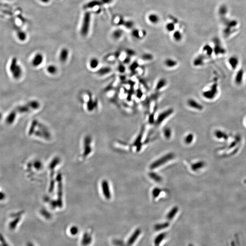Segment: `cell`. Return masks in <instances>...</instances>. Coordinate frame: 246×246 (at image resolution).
<instances>
[{"label": "cell", "instance_id": "33", "mask_svg": "<svg viewBox=\"0 0 246 246\" xmlns=\"http://www.w3.org/2000/svg\"><path fill=\"white\" fill-rule=\"evenodd\" d=\"M194 138V136L192 134H189L184 139V142L187 144H189L192 142Z\"/></svg>", "mask_w": 246, "mask_h": 246}, {"label": "cell", "instance_id": "42", "mask_svg": "<svg viewBox=\"0 0 246 246\" xmlns=\"http://www.w3.org/2000/svg\"><path fill=\"white\" fill-rule=\"evenodd\" d=\"M137 98L139 99H141L142 98L143 96V93L142 91V90L140 89H138L136 90V93Z\"/></svg>", "mask_w": 246, "mask_h": 246}, {"label": "cell", "instance_id": "20", "mask_svg": "<svg viewBox=\"0 0 246 246\" xmlns=\"http://www.w3.org/2000/svg\"><path fill=\"white\" fill-rule=\"evenodd\" d=\"M148 20L152 24H156L158 23L160 20V18L158 15L156 14H150L148 16Z\"/></svg>", "mask_w": 246, "mask_h": 246}, {"label": "cell", "instance_id": "2", "mask_svg": "<svg viewBox=\"0 0 246 246\" xmlns=\"http://www.w3.org/2000/svg\"><path fill=\"white\" fill-rule=\"evenodd\" d=\"M174 110L173 108H169L167 110L163 111L159 113L157 117L155 120V124L156 125H159L164 122L165 119L174 113Z\"/></svg>", "mask_w": 246, "mask_h": 246}, {"label": "cell", "instance_id": "7", "mask_svg": "<svg viewBox=\"0 0 246 246\" xmlns=\"http://www.w3.org/2000/svg\"><path fill=\"white\" fill-rule=\"evenodd\" d=\"M144 132V127H142L140 130V133L134 142V145L136 147L137 150L139 151L142 147V140Z\"/></svg>", "mask_w": 246, "mask_h": 246}, {"label": "cell", "instance_id": "26", "mask_svg": "<svg viewBox=\"0 0 246 246\" xmlns=\"http://www.w3.org/2000/svg\"><path fill=\"white\" fill-rule=\"evenodd\" d=\"M20 220V219L19 217H17V218H16L15 220L10 222V223L9 224V227L10 228V230H14L15 229L17 224H19V222Z\"/></svg>", "mask_w": 246, "mask_h": 246}, {"label": "cell", "instance_id": "4", "mask_svg": "<svg viewBox=\"0 0 246 246\" xmlns=\"http://www.w3.org/2000/svg\"><path fill=\"white\" fill-rule=\"evenodd\" d=\"M43 61H44V56L43 54L40 53H36L32 59V65L34 67H38L42 64Z\"/></svg>", "mask_w": 246, "mask_h": 246}, {"label": "cell", "instance_id": "44", "mask_svg": "<svg viewBox=\"0 0 246 246\" xmlns=\"http://www.w3.org/2000/svg\"><path fill=\"white\" fill-rule=\"evenodd\" d=\"M131 60V58L129 57V56H127V57L123 60V64H129L130 63Z\"/></svg>", "mask_w": 246, "mask_h": 246}, {"label": "cell", "instance_id": "39", "mask_svg": "<svg viewBox=\"0 0 246 246\" xmlns=\"http://www.w3.org/2000/svg\"><path fill=\"white\" fill-rule=\"evenodd\" d=\"M118 70L119 73H124L126 71V67L123 64H121L119 65Z\"/></svg>", "mask_w": 246, "mask_h": 246}, {"label": "cell", "instance_id": "36", "mask_svg": "<svg viewBox=\"0 0 246 246\" xmlns=\"http://www.w3.org/2000/svg\"><path fill=\"white\" fill-rule=\"evenodd\" d=\"M177 211H178V207H175L173 208L170 210V212L168 214V217L169 219H171V218H172V217L175 215V214L176 213Z\"/></svg>", "mask_w": 246, "mask_h": 246}, {"label": "cell", "instance_id": "11", "mask_svg": "<svg viewBox=\"0 0 246 246\" xmlns=\"http://www.w3.org/2000/svg\"><path fill=\"white\" fill-rule=\"evenodd\" d=\"M164 64L165 67L168 68H173L176 67L178 65L177 61L171 58H167L165 59L164 61Z\"/></svg>", "mask_w": 246, "mask_h": 246}, {"label": "cell", "instance_id": "47", "mask_svg": "<svg viewBox=\"0 0 246 246\" xmlns=\"http://www.w3.org/2000/svg\"><path fill=\"white\" fill-rule=\"evenodd\" d=\"M40 1L41 2L44 3H48L50 1V0H40Z\"/></svg>", "mask_w": 246, "mask_h": 246}, {"label": "cell", "instance_id": "40", "mask_svg": "<svg viewBox=\"0 0 246 246\" xmlns=\"http://www.w3.org/2000/svg\"><path fill=\"white\" fill-rule=\"evenodd\" d=\"M0 242H1V246H9L6 241L5 240V238L3 236L1 233H0Z\"/></svg>", "mask_w": 246, "mask_h": 246}, {"label": "cell", "instance_id": "25", "mask_svg": "<svg viewBox=\"0 0 246 246\" xmlns=\"http://www.w3.org/2000/svg\"><path fill=\"white\" fill-rule=\"evenodd\" d=\"M173 38L175 41L179 42L182 40L183 38L182 34L179 31H176L174 32L173 34Z\"/></svg>", "mask_w": 246, "mask_h": 246}, {"label": "cell", "instance_id": "14", "mask_svg": "<svg viewBox=\"0 0 246 246\" xmlns=\"http://www.w3.org/2000/svg\"><path fill=\"white\" fill-rule=\"evenodd\" d=\"M16 110L12 111L11 112H10L6 119V121L7 124H12L13 123L16 118Z\"/></svg>", "mask_w": 246, "mask_h": 246}, {"label": "cell", "instance_id": "48", "mask_svg": "<svg viewBox=\"0 0 246 246\" xmlns=\"http://www.w3.org/2000/svg\"><path fill=\"white\" fill-rule=\"evenodd\" d=\"M27 246H34V245H33V243H31V242H28L27 243Z\"/></svg>", "mask_w": 246, "mask_h": 246}, {"label": "cell", "instance_id": "29", "mask_svg": "<svg viewBox=\"0 0 246 246\" xmlns=\"http://www.w3.org/2000/svg\"><path fill=\"white\" fill-rule=\"evenodd\" d=\"M17 65H18V64H17V59L16 58H13L12 59L10 66V71L11 73L13 72L14 70L16 68Z\"/></svg>", "mask_w": 246, "mask_h": 246}, {"label": "cell", "instance_id": "37", "mask_svg": "<svg viewBox=\"0 0 246 246\" xmlns=\"http://www.w3.org/2000/svg\"><path fill=\"white\" fill-rule=\"evenodd\" d=\"M125 52H126L127 56H129L131 58L136 55V52L133 49H127L125 51Z\"/></svg>", "mask_w": 246, "mask_h": 246}, {"label": "cell", "instance_id": "5", "mask_svg": "<svg viewBox=\"0 0 246 246\" xmlns=\"http://www.w3.org/2000/svg\"><path fill=\"white\" fill-rule=\"evenodd\" d=\"M187 103L188 106L191 109H194V110L199 111L203 110V105H202L201 104L197 102L195 99H189L187 101Z\"/></svg>", "mask_w": 246, "mask_h": 246}, {"label": "cell", "instance_id": "43", "mask_svg": "<svg viewBox=\"0 0 246 246\" xmlns=\"http://www.w3.org/2000/svg\"><path fill=\"white\" fill-rule=\"evenodd\" d=\"M202 165V163H197L192 164V166H191V168H192V169L193 170H196L198 169L199 168L201 167Z\"/></svg>", "mask_w": 246, "mask_h": 246}, {"label": "cell", "instance_id": "17", "mask_svg": "<svg viewBox=\"0 0 246 246\" xmlns=\"http://www.w3.org/2000/svg\"><path fill=\"white\" fill-rule=\"evenodd\" d=\"M229 64L233 69H235L238 67L239 64V59L236 57H232L229 59Z\"/></svg>", "mask_w": 246, "mask_h": 246}, {"label": "cell", "instance_id": "49", "mask_svg": "<svg viewBox=\"0 0 246 246\" xmlns=\"http://www.w3.org/2000/svg\"><path fill=\"white\" fill-rule=\"evenodd\" d=\"M1 118H2V115H1V113L0 112V119H1Z\"/></svg>", "mask_w": 246, "mask_h": 246}, {"label": "cell", "instance_id": "46", "mask_svg": "<svg viewBox=\"0 0 246 246\" xmlns=\"http://www.w3.org/2000/svg\"><path fill=\"white\" fill-rule=\"evenodd\" d=\"M103 4H109L111 3L113 0H100Z\"/></svg>", "mask_w": 246, "mask_h": 246}, {"label": "cell", "instance_id": "28", "mask_svg": "<svg viewBox=\"0 0 246 246\" xmlns=\"http://www.w3.org/2000/svg\"><path fill=\"white\" fill-rule=\"evenodd\" d=\"M149 176L154 181L158 182L162 181V178L161 176H160L159 175H158L156 173L151 172V173L149 174Z\"/></svg>", "mask_w": 246, "mask_h": 246}, {"label": "cell", "instance_id": "22", "mask_svg": "<svg viewBox=\"0 0 246 246\" xmlns=\"http://www.w3.org/2000/svg\"><path fill=\"white\" fill-rule=\"evenodd\" d=\"M90 67L91 69H95L99 65V61L98 59L93 58L90 60Z\"/></svg>", "mask_w": 246, "mask_h": 246}, {"label": "cell", "instance_id": "27", "mask_svg": "<svg viewBox=\"0 0 246 246\" xmlns=\"http://www.w3.org/2000/svg\"><path fill=\"white\" fill-rule=\"evenodd\" d=\"M163 134L165 138L167 139L170 138L172 135V131H171V129L169 127H165L163 130Z\"/></svg>", "mask_w": 246, "mask_h": 246}, {"label": "cell", "instance_id": "24", "mask_svg": "<svg viewBox=\"0 0 246 246\" xmlns=\"http://www.w3.org/2000/svg\"><path fill=\"white\" fill-rule=\"evenodd\" d=\"M157 105H156L155 109H154V110L150 113V115H149V118H148V122H149V124H152L155 123L156 119H155V116L157 111Z\"/></svg>", "mask_w": 246, "mask_h": 246}, {"label": "cell", "instance_id": "16", "mask_svg": "<svg viewBox=\"0 0 246 246\" xmlns=\"http://www.w3.org/2000/svg\"><path fill=\"white\" fill-rule=\"evenodd\" d=\"M112 71V68L110 67H104L98 70L97 73L99 75L103 76L108 74Z\"/></svg>", "mask_w": 246, "mask_h": 246}, {"label": "cell", "instance_id": "19", "mask_svg": "<svg viewBox=\"0 0 246 246\" xmlns=\"http://www.w3.org/2000/svg\"><path fill=\"white\" fill-rule=\"evenodd\" d=\"M204 64V58L203 56H199L196 58L193 61V65L195 67L200 66Z\"/></svg>", "mask_w": 246, "mask_h": 246}, {"label": "cell", "instance_id": "10", "mask_svg": "<svg viewBox=\"0 0 246 246\" xmlns=\"http://www.w3.org/2000/svg\"><path fill=\"white\" fill-rule=\"evenodd\" d=\"M97 101H94L91 95L89 96V99L87 103V108L89 112H92L97 106Z\"/></svg>", "mask_w": 246, "mask_h": 246}, {"label": "cell", "instance_id": "1", "mask_svg": "<svg viewBox=\"0 0 246 246\" xmlns=\"http://www.w3.org/2000/svg\"><path fill=\"white\" fill-rule=\"evenodd\" d=\"M91 19V13L89 12H86L84 15L81 30H80V33L83 37L87 36V35L89 33Z\"/></svg>", "mask_w": 246, "mask_h": 246}, {"label": "cell", "instance_id": "35", "mask_svg": "<svg viewBox=\"0 0 246 246\" xmlns=\"http://www.w3.org/2000/svg\"><path fill=\"white\" fill-rule=\"evenodd\" d=\"M123 25H124V27L128 29H130L133 27L134 23L133 21H124Z\"/></svg>", "mask_w": 246, "mask_h": 246}, {"label": "cell", "instance_id": "32", "mask_svg": "<svg viewBox=\"0 0 246 246\" xmlns=\"http://www.w3.org/2000/svg\"><path fill=\"white\" fill-rule=\"evenodd\" d=\"M38 121H37V120H34L32 122V125H31L30 130H29V134H33L34 132L35 128L38 125Z\"/></svg>", "mask_w": 246, "mask_h": 246}, {"label": "cell", "instance_id": "30", "mask_svg": "<svg viewBox=\"0 0 246 246\" xmlns=\"http://www.w3.org/2000/svg\"><path fill=\"white\" fill-rule=\"evenodd\" d=\"M142 59L143 60L145 61H150L154 59V56L152 54L149 53H145L142 54Z\"/></svg>", "mask_w": 246, "mask_h": 246}, {"label": "cell", "instance_id": "23", "mask_svg": "<svg viewBox=\"0 0 246 246\" xmlns=\"http://www.w3.org/2000/svg\"><path fill=\"white\" fill-rule=\"evenodd\" d=\"M123 31L121 29H119L113 31L112 33V37L116 40H118L122 37Z\"/></svg>", "mask_w": 246, "mask_h": 246}, {"label": "cell", "instance_id": "8", "mask_svg": "<svg viewBox=\"0 0 246 246\" xmlns=\"http://www.w3.org/2000/svg\"><path fill=\"white\" fill-rule=\"evenodd\" d=\"M215 91H216V87L213 85L210 87V89L208 90L205 91L202 93V95L206 99H211L214 98L215 94Z\"/></svg>", "mask_w": 246, "mask_h": 246}, {"label": "cell", "instance_id": "15", "mask_svg": "<svg viewBox=\"0 0 246 246\" xmlns=\"http://www.w3.org/2000/svg\"><path fill=\"white\" fill-rule=\"evenodd\" d=\"M29 108L32 110H37L40 107V103L39 101L36 100L29 101L27 104Z\"/></svg>", "mask_w": 246, "mask_h": 246}, {"label": "cell", "instance_id": "18", "mask_svg": "<svg viewBox=\"0 0 246 246\" xmlns=\"http://www.w3.org/2000/svg\"><path fill=\"white\" fill-rule=\"evenodd\" d=\"M31 109L29 108V106L27 105V104L24 105H21V106H18L16 108V112L20 113H28L31 110Z\"/></svg>", "mask_w": 246, "mask_h": 246}, {"label": "cell", "instance_id": "3", "mask_svg": "<svg viewBox=\"0 0 246 246\" xmlns=\"http://www.w3.org/2000/svg\"><path fill=\"white\" fill-rule=\"evenodd\" d=\"M174 156V154H172V153H169V154H167V155L163 156L161 157L160 159H158L156 162H153L150 165V169H155L157 168L158 167H160L161 165H163L165 163L167 162H168L173 159Z\"/></svg>", "mask_w": 246, "mask_h": 246}, {"label": "cell", "instance_id": "38", "mask_svg": "<svg viewBox=\"0 0 246 246\" xmlns=\"http://www.w3.org/2000/svg\"><path fill=\"white\" fill-rule=\"evenodd\" d=\"M161 192V190L160 189L156 188L153 190L152 191V194L154 198H156L160 195Z\"/></svg>", "mask_w": 246, "mask_h": 246}, {"label": "cell", "instance_id": "31", "mask_svg": "<svg viewBox=\"0 0 246 246\" xmlns=\"http://www.w3.org/2000/svg\"><path fill=\"white\" fill-rule=\"evenodd\" d=\"M139 66V64L138 63V61H135L130 65L129 69L132 72H134L138 68Z\"/></svg>", "mask_w": 246, "mask_h": 246}, {"label": "cell", "instance_id": "21", "mask_svg": "<svg viewBox=\"0 0 246 246\" xmlns=\"http://www.w3.org/2000/svg\"><path fill=\"white\" fill-rule=\"evenodd\" d=\"M58 68L55 65H49L47 67V71L51 75H55L58 72Z\"/></svg>", "mask_w": 246, "mask_h": 246}, {"label": "cell", "instance_id": "13", "mask_svg": "<svg viewBox=\"0 0 246 246\" xmlns=\"http://www.w3.org/2000/svg\"><path fill=\"white\" fill-rule=\"evenodd\" d=\"M103 4L100 0H93L85 4L84 7L85 9L93 8L96 6H101Z\"/></svg>", "mask_w": 246, "mask_h": 246}, {"label": "cell", "instance_id": "6", "mask_svg": "<svg viewBox=\"0 0 246 246\" xmlns=\"http://www.w3.org/2000/svg\"><path fill=\"white\" fill-rule=\"evenodd\" d=\"M69 52L67 48H63L61 49L59 55V60L62 63H65L68 59Z\"/></svg>", "mask_w": 246, "mask_h": 246}, {"label": "cell", "instance_id": "12", "mask_svg": "<svg viewBox=\"0 0 246 246\" xmlns=\"http://www.w3.org/2000/svg\"><path fill=\"white\" fill-rule=\"evenodd\" d=\"M12 75L13 77L16 79H19L22 75V68L19 65H17L16 68L14 70L13 72L12 73Z\"/></svg>", "mask_w": 246, "mask_h": 246}, {"label": "cell", "instance_id": "9", "mask_svg": "<svg viewBox=\"0 0 246 246\" xmlns=\"http://www.w3.org/2000/svg\"><path fill=\"white\" fill-rule=\"evenodd\" d=\"M167 84V81L166 79L162 78L159 79V80L157 82L156 84L155 87V90L156 92H159L164 87L166 86Z\"/></svg>", "mask_w": 246, "mask_h": 246}, {"label": "cell", "instance_id": "34", "mask_svg": "<svg viewBox=\"0 0 246 246\" xmlns=\"http://www.w3.org/2000/svg\"><path fill=\"white\" fill-rule=\"evenodd\" d=\"M165 28L168 32H171L174 31L175 29V24L172 22L168 23L165 26Z\"/></svg>", "mask_w": 246, "mask_h": 246}, {"label": "cell", "instance_id": "41", "mask_svg": "<svg viewBox=\"0 0 246 246\" xmlns=\"http://www.w3.org/2000/svg\"><path fill=\"white\" fill-rule=\"evenodd\" d=\"M132 35L133 37L136 39H139L140 38V35H139V32L137 29H134L132 32Z\"/></svg>", "mask_w": 246, "mask_h": 246}, {"label": "cell", "instance_id": "45", "mask_svg": "<svg viewBox=\"0 0 246 246\" xmlns=\"http://www.w3.org/2000/svg\"><path fill=\"white\" fill-rule=\"evenodd\" d=\"M6 198V194L3 191H0V201H2Z\"/></svg>", "mask_w": 246, "mask_h": 246}]
</instances>
